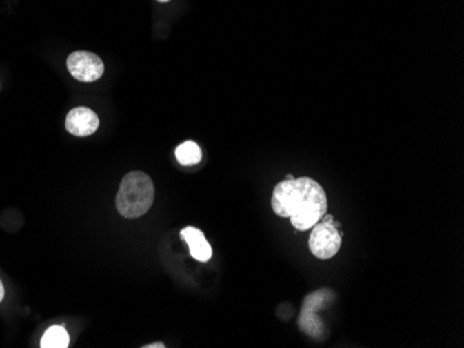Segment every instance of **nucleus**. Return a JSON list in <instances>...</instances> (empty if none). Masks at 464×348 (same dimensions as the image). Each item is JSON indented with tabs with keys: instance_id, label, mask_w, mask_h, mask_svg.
<instances>
[{
	"instance_id": "obj_6",
	"label": "nucleus",
	"mask_w": 464,
	"mask_h": 348,
	"mask_svg": "<svg viewBox=\"0 0 464 348\" xmlns=\"http://www.w3.org/2000/svg\"><path fill=\"white\" fill-rule=\"evenodd\" d=\"M65 128L74 136H89L99 128V119L90 108L77 107L67 114Z\"/></svg>"
},
{
	"instance_id": "obj_4",
	"label": "nucleus",
	"mask_w": 464,
	"mask_h": 348,
	"mask_svg": "<svg viewBox=\"0 0 464 348\" xmlns=\"http://www.w3.org/2000/svg\"><path fill=\"white\" fill-rule=\"evenodd\" d=\"M334 297L335 296L328 289H321L316 293L309 294L305 298V304L301 311L299 329H302L305 333L316 338H320L324 331V327H323L321 320L317 318V311L331 304Z\"/></svg>"
},
{
	"instance_id": "obj_10",
	"label": "nucleus",
	"mask_w": 464,
	"mask_h": 348,
	"mask_svg": "<svg viewBox=\"0 0 464 348\" xmlns=\"http://www.w3.org/2000/svg\"><path fill=\"white\" fill-rule=\"evenodd\" d=\"M165 345L163 342H154V344H148V345H143V348H164Z\"/></svg>"
},
{
	"instance_id": "obj_9",
	"label": "nucleus",
	"mask_w": 464,
	"mask_h": 348,
	"mask_svg": "<svg viewBox=\"0 0 464 348\" xmlns=\"http://www.w3.org/2000/svg\"><path fill=\"white\" fill-rule=\"evenodd\" d=\"M68 344H70L68 333L60 325L50 326L41 340L42 348H67Z\"/></svg>"
},
{
	"instance_id": "obj_5",
	"label": "nucleus",
	"mask_w": 464,
	"mask_h": 348,
	"mask_svg": "<svg viewBox=\"0 0 464 348\" xmlns=\"http://www.w3.org/2000/svg\"><path fill=\"white\" fill-rule=\"evenodd\" d=\"M70 74L81 82H94L105 72V64L99 56L90 52H74L67 57Z\"/></svg>"
},
{
	"instance_id": "obj_1",
	"label": "nucleus",
	"mask_w": 464,
	"mask_h": 348,
	"mask_svg": "<svg viewBox=\"0 0 464 348\" xmlns=\"http://www.w3.org/2000/svg\"><path fill=\"white\" fill-rule=\"evenodd\" d=\"M271 205L278 216L290 218L298 230L312 229L328 209L323 186L312 178H292L278 183Z\"/></svg>"
},
{
	"instance_id": "obj_7",
	"label": "nucleus",
	"mask_w": 464,
	"mask_h": 348,
	"mask_svg": "<svg viewBox=\"0 0 464 348\" xmlns=\"http://www.w3.org/2000/svg\"><path fill=\"white\" fill-rule=\"evenodd\" d=\"M181 238L187 242V245L190 246V252L191 256L201 261V263H208L212 256H213V250L212 246L209 245V242L206 240L203 232L194 227V226H188L182 229L181 232Z\"/></svg>"
},
{
	"instance_id": "obj_12",
	"label": "nucleus",
	"mask_w": 464,
	"mask_h": 348,
	"mask_svg": "<svg viewBox=\"0 0 464 348\" xmlns=\"http://www.w3.org/2000/svg\"><path fill=\"white\" fill-rule=\"evenodd\" d=\"M157 2H161V3H165V2H170V0H157Z\"/></svg>"
},
{
	"instance_id": "obj_11",
	"label": "nucleus",
	"mask_w": 464,
	"mask_h": 348,
	"mask_svg": "<svg viewBox=\"0 0 464 348\" xmlns=\"http://www.w3.org/2000/svg\"><path fill=\"white\" fill-rule=\"evenodd\" d=\"M3 298H5V287H3L2 280H0V301H2Z\"/></svg>"
},
{
	"instance_id": "obj_2",
	"label": "nucleus",
	"mask_w": 464,
	"mask_h": 348,
	"mask_svg": "<svg viewBox=\"0 0 464 348\" xmlns=\"http://www.w3.org/2000/svg\"><path fill=\"white\" fill-rule=\"evenodd\" d=\"M154 201V185L142 171L128 172L119 187L116 207L120 215L135 219L145 215Z\"/></svg>"
},
{
	"instance_id": "obj_3",
	"label": "nucleus",
	"mask_w": 464,
	"mask_h": 348,
	"mask_svg": "<svg viewBox=\"0 0 464 348\" xmlns=\"http://www.w3.org/2000/svg\"><path fill=\"white\" fill-rule=\"evenodd\" d=\"M342 245V235L338 229V223L332 216L324 215L313 227L309 238V249L312 254L320 260H328L334 257Z\"/></svg>"
},
{
	"instance_id": "obj_8",
	"label": "nucleus",
	"mask_w": 464,
	"mask_h": 348,
	"mask_svg": "<svg viewBox=\"0 0 464 348\" xmlns=\"http://www.w3.org/2000/svg\"><path fill=\"white\" fill-rule=\"evenodd\" d=\"M175 157L181 165H196L202 161V150L198 143L188 141L176 147Z\"/></svg>"
}]
</instances>
